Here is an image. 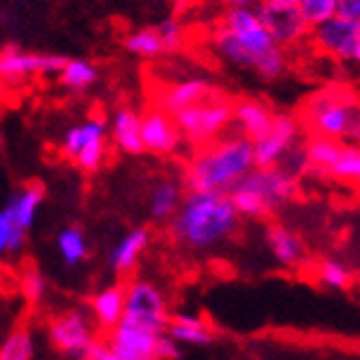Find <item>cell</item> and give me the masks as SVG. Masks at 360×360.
<instances>
[{
  "label": "cell",
  "instance_id": "1",
  "mask_svg": "<svg viewBox=\"0 0 360 360\" xmlns=\"http://www.w3.org/2000/svg\"><path fill=\"white\" fill-rule=\"evenodd\" d=\"M237 226L239 214L226 193H188L170 219V237L188 250L206 252L228 241Z\"/></svg>",
  "mask_w": 360,
  "mask_h": 360
},
{
  "label": "cell",
  "instance_id": "37",
  "mask_svg": "<svg viewBox=\"0 0 360 360\" xmlns=\"http://www.w3.org/2000/svg\"><path fill=\"white\" fill-rule=\"evenodd\" d=\"M336 18L358 22L360 20V0H338Z\"/></svg>",
  "mask_w": 360,
  "mask_h": 360
},
{
  "label": "cell",
  "instance_id": "30",
  "mask_svg": "<svg viewBox=\"0 0 360 360\" xmlns=\"http://www.w3.org/2000/svg\"><path fill=\"white\" fill-rule=\"evenodd\" d=\"M27 232L13 224V217L9 208L5 206L0 210V261L7 255H15L25 248Z\"/></svg>",
  "mask_w": 360,
  "mask_h": 360
},
{
  "label": "cell",
  "instance_id": "2",
  "mask_svg": "<svg viewBox=\"0 0 360 360\" xmlns=\"http://www.w3.org/2000/svg\"><path fill=\"white\" fill-rule=\"evenodd\" d=\"M255 168L252 142L241 135L203 146L186 168L184 184L191 193H230Z\"/></svg>",
  "mask_w": 360,
  "mask_h": 360
},
{
  "label": "cell",
  "instance_id": "11",
  "mask_svg": "<svg viewBox=\"0 0 360 360\" xmlns=\"http://www.w3.org/2000/svg\"><path fill=\"white\" fill-rule=\"evenodd\" d=\"M299 133L301 127L292 115H274L270 133L252 144L255 168L281 166V162L299 146Z\"/></svg>",
  "mask_w": 360,
  "mask_h": 360
},
{
  "label": "cell",
  "instance_id": "6",
  "mask_svg": "<svg viewBox=\"0 0 360 360\" xmlns=\"http://www.w3.org/2000/svg\"><path fill=\"white\" fill-rule=\"evenodd\" d=\"M232 100L214 91L208 100L188 106L173 117L181 137L188 139L193 146L203 148L217 142L219 135L232 124Z\"/></svg>",
  "mask_w": 360,
  "mask_h": 360
},
{
  "label": "cell",
  "instance_id": "38",
  "mask_svg": "<svg viewBox=\"0 0 360 360\" xmlns=\"http://www.w3.org/2000/svg\"><path fill=\"white\" fill-rule=\"evenodd\" d=\"M113 354L108 352V345H106V340L104 338H98L93 345L84 352V356L80 360H108Z\"/></svg>",
  "mask_w": 360,
  "mask_h": 360
},
{
  "label": "cell",
  "instance_id": "24",
  "mask_svg": "<svg viewBox=\"0 0 360 360\" xmlns=\"http://www.w3.org/2000/svg\"><path fill=\"white\" fill-rule=\"evenodd\" d=\"M42 199H44V186L40 181H31L18 195H13V199L7 203V208L13 217V224L27 232L36 221V212Z\"/></svg>",
  "mask_w": 360,
  "mask_h": 360
},
{
  "label": "cell",
  "instance_id": "27",
  "mask_svg": "<svg viewBox=\"0 0 360 360\" xmlns=\"http://www.w3.org/2000/svg\"><path fill=\"white\" fill-rule=\"evenodd\" d=\"M327 177L345 184H358L360 177V150L352 142H342L338 158L327 170Z\"/></svg>",
  "mask_w": 360,
  "mask_h": 360
},
{
  "label": "cell",
  "instance_id": "35",
  "mask_svg": "<svg viewBox=\"0 0 360 360\" xmlns=\"http://www.w3.org/2000/svg\"><path fill=\"white\" fill-rule=\"evenodd\" d=\"M20 290H22V296L29 303H40L44 292H46V281H44V276L38 270L31 268V270H27L22 274Z\"/></svg>",
  "mask_w": 360,
  "mask_h": 360
},
{
  "label": "cell",
  "instance_id": "29",
  "mask_svg": "<svg viewBox=\"0 0 360 360\" xmlns=\"http://www.w3.org/2000/svg\"><path fill=\"white\" fill-rule=\"evenodd\" d=\"M124 46H127L129 53L139 56V58H158L166 53L155 27H144V29L133 31V34L124 38Z\"/></svg>",
  "mask_w": 360,
  "mask_h": 360
},
{
  "label": "cell",
  "instance_id": "14",
  "mask_svg": "<svg viewBox=\"0 0 360 360\" xmlns=\"http://www.w3.org/2000/svg\"><path fill=\"white\" fill-rule=\"evenodd\" d=\"M139 137H142L144 153L153 155H173L184 142L175 117L158 106H150L139 115Z\"/></svg>",
  "mask_w": 360,
  "mask_h": 360
},
{
  "label": "cell",
  "instance_id": "7",
  "mask_svg": "<svg viewBox=\"0 0 360 360\" xmlns=\"http://www.w3.org/2000/svg\"><path fill=\"white\" fill-rule=\"evenodd\" d=\"M106 133L108 127L100 117L71 127L62 139V155L84 173H98L106 162Z\"/></svg>",
  "mask_w": 360,
  "mask_h": 360
},
{
  "label": "cell",
  "instance_id": "5",
  "mask_svg": "<svg viewBox=\"0 0 360 360\" xmlns=\"http://www.w3.org/2000/svg\"><path fill=\"white\" fill-rule=\"evenodd\" d=\"M309 131L336 142L358 139V98L347 86H330L314 93L305 104Z\"/></svg>",
  "mask_w": 360,
  "mask_h": 360
},
{
  "label": "cell",
  "instance_id": "15",
  "mask_svg": "<svg viewBox=\"0 0 360 360\" xmlns=\"http://www.w3.org/2000/svg\"><path fill=\"white\" fill-rule=\"evenodd\" d=\"M160 336L162 334L146 332L142 327L120 323L111 332H106L104 340L115 360H158L155 347Z\"/></svg>",
  "mask_w": 360,
  "mask_h": 360
},
{
  "label": "cell",
  "instance_id": "13",
  "mask_svg": "<svg viewBox=\"0 0 360 360\" xmlns=\"http://www.w3.org/2000/svg\"><path fill=\"white\" fill-rule=\"evenodd\" d=\"M257 18L265 27V31L272 36V40L278 46H290L301 42L307 34L309 27L303 20V15L296 9V5H265L257 3L255 5Z\"/></svg>",
  "mask_w": 360,
  "mask_h": 360
},
{
  "label": "cell",
  "instance_id": "23",
  "mask_svg": "<svg viewBox=\"0 0 360 360\" xmlns=\"http://www.w3.org/2000/svg\"><path fill=\"white\" fill-rule=\"evenodd\" d=\"M184 199V188L175 179H162L153 186L148 197V210L155 221H170Z\"/></svg>",
  "mask_w": 360,
  "mask_h": 360
},
{
  "label": "cell",
  "instance_id": "25",
  "mask_svg": "<svg viewBox=\"0 0 360 360\" xmlns=\"http://www.w3.org/2000/svg\"><path fill=\"white\" fill-rule=\"evenodd\" d=\"M340 146H342V142H336V139L321 137V135H311L309 142L303 148L307 168L314 170V173L321 175V177H327V170H330V166L338 158Z\"/></svg>",
  "mask_w": 360,
  "mask_h": 360
},
{
  "label": "cell",
  "instance_id": "9",
  "mask_svg": "<svg viewBox=\"0 0 360 360\" xmlns=\"http://www.w3.org/2000/svg\"><path fill=\"white\" fill-rule=\"evenodd\" d=\"M49 336L62 354L75 358H82L84 352L100 338L96 321L84 309H71L53 319L49 325Z\"/></svg>",
  "mask_w": 360,
  "mask_h": 360
},
{
  "label": "cell",
  "instance_id": "16",
  "mask_svg": "<svg viewBox=\"0 0 360 360\" xmlns=\"http://www.w3.org/2000/svg\"><path fill=\"white\" fill-rule=\"evenodd\" d=\"M212 93H214V89L206 80L195 77V80H184V82L162 89L158 100H155V106L162 108V111L168 115H177L179 111H184V108L208 100Z\"/></svg>",
  "mask_w": 360,
  "mask_h": 360
},
{
  "label": "cell",
  "instance_id": "39",
  "mask_svg": "<svg viewBox=\"0 0 360 360\" xmlns=\"http://www.w3.org/2000/svg\"><path fill=\"white\" fill-rule=\"evenodd\" d=\"M228 7H255L259 0H224Z\"/></svg>",
  "mask_w": 360,
  "mask_h": 360
},
{
  "label": "cell",
  "instance_id": "17",
  "mask_svg": "<svg viewBox=\"0 0 360 360\" xmlns=\"http://www.w3.org/2000/svg\"><path fill=\"white\" fill-rule=\"evenodd\" d=\"M272 120L274 113L270 111V106L259 100H239L232 104V122L239 127L241 137L252 144L270 133Z\"/></svg>",
  "mask_w": 360,
  "mask_h": 360
},
{
  "label": "cell",
  "instance_id": "34",
  "mask_svg": "<svg viewBox=\"0 0 360 360\" xmlns=\"http://www.w3.org/2000/svg\"><path fill=\"white\" fill-rule=\"evenodd\" d=\"M155 31L164 44V51H177L184 42V27L177 18H166L160 25H155Z\"/></svg>",
  "mask_w": 360,
  "mask_h": 360
},
{
  "label": "cell",
  "instance_id": "8",
  "mask_svg": "<svg viewBox=\"0 0 360 360\" xmlns=\"http://www.w3.org/2000/svg\"><path fill=\"white\" fill-rule=\"evenodd\" d=\"M168 307L162 290L150 281H133L127 285V305H124L122 323L142 327L153 334H166Z\"/></svg>",
  "mask_w": 360,
  "mask_h": 360
},
{
  "label": "cell",
  "instance_id": "31",
  "mask_svg": "<svg viewBox=\"0 0 360 360\" xmlns=\"http://www.w3.org/2000/svg\"><path fill=\"white\" fill-rule=\"evenodd\" d=\"M319 281L332 290H349L354 285V272L338 259H323L316 268Z\"/></svg>",
  "mask_w": 360,
  "mask_h": 360
},
{
  "label": "cell",
  "instance_id": "36",
  "mask_svg": "<svg viewBox=\"0 0 360 360\" xmlns=\"http://www.w3.org/2000/svg\"><path fill=\"white\" fill-rule=\"evenodd\" d=\"M155 354H158V360H177L181 356L179 342H175L168 334H162L158 338V347H155Z\"/></svg>",
  "mask_w": 360,
  "mask_h": 360
},
{
  "label": "cell",
  "instance_id": "19",
  "mask_svg": "<svg viewBox=\"0 0 360 360\" xmlns=\"http://www.w3.org/2000/svg\"><path fill=\"white\" fill-rule=\"evenodd\" d=\"M124 305H127V285L113 283L104 290H100L91 301V311L96 325L104 332H111L113 327L122 323Z\"/></svg>",
  "mask_w": 360,
  "mask_h": 360
},
{
  "label": "cell",
  "instance_id": "41",
  "mask_svg": "<svg viewBox=\"0 0 360 360\" xmlns=\"http://www.w3.org/2000/svg\"><path fill=\"white\" fill-rule=\"evenodd\" d=\"M108 360H115V358H113V356H111V358H108Z\"/></svg>",
  "mask_w": 360,
  "mask_h": 360
},
{
  "label": "cell",
  "instance_id": "32",
  "mask_svg": "<svg viewBox=\"0 0 360 360\" xmlns=\"http://www.w3.org/2000/svg\"><path fill=\"white\" fill-rule=\"evenodd\" d=\"M0 360H34V338L25 330L18 327L13 330L0 345Z\"/></svg>",
  "mask_w": 360,
  "mask_h": 360
},
{
  "label": "cell",
  "instance_id": "4",
  "mask_svg": "<svg viewBox=\"0 0 360 360\" xmlns=\"http://www.w3.org/2000/svg\"><path fill=\"white\" fill-rule=\"evenodd\" d=\"M221 29L232 34L248 51L252 71L265 80H276L285 71V53L259 22L255 7H230L224 13Z\"/></svg>",
  "mask_w": 360,
  "mask_h": 360
},
{
  "label": "cell",
  "instance_id": "20",
  "mask_svg": "<svg viewBox=\"0 0 360 360\" xmlns=\"http://www.w3.org/2000/svg\"><path fill=\"white\" fill-rule=\"evenodd\" d=\"M166 334L175 342H186V345H210L212 342V330L208 321L199 314H188V311L168 319Z\"/></svg>",
  "mask_w": 360,
  "mask_h": 360
},
{
  "label": "cell",
  "instance_id": "3",
  "mask_svg": "<svg viewBox=\"0 0 360 360\" xmlns=\"http://www.w3.org/2000/svg\"><path fill=\"white\" fill-rule=\"evenodd\" d=\"M299 179L283 168H252L230 188V201L239 217L265 219L296 195Z\"/></svg>",
  "mask_w": 360,
  "mask_h": 360
},
{
  "label": "cell",
  "instance_id": "18",
  "mask_svg": "<svg viewBox=\"0 0 360 360\" xmlns=\"http://www.w3.org/2000/svg\"><path fill=\"white\" fill-rule=\"evenodd\" d=\"M150 243V230L148 228H133L115 243L108 257V265H111L113 274L122 276L135 270V265L146 252V248Z\"/></svg>",
  "mask_w": 360,
  "mask_h": 360
},
{
  "label": "cell",
  "instance_id": "21",
  "mask_svg": "<svg viewBox=\"0 0 360 360\" xmlns=\"http://www.w3.org/2000/svg\"><path fill=\"white\" fill-rule=\"evenodd\" d=\"M111 137L115 146L127 155H142V137H139V113L129 106H122L111 120Z\"/></svg>",
  "mask_w": 360,
  "mask_h": 360
},
{
  "label": "cell",
  "instance_id": "28",
  "mask_svg": "<svg viewBox=\"0 0 360 360\" xmlns=\"http://www.w3.org/2000/svg\"><path fill=\"white\" fill-rule=\"evenodd\" d=\"M60 75V82L65 84L67 89L71 91H84L89 89L91 84H96L98 80V67L91 65L89 60H67L62 71L58 73Z\"/></svg>",
  "mask_w": 360,
  "mask_h": 360
},
{
  "label": "cell",
  "instance_id": "33",
  "mask_svg": "<svg viewBox=\"0 0 360 360\" xmlns=\"http://www.w3.org/2000/svg\"><path fill=\"white\" fill-rule=\"evenodd\" d=\"M338 0H296V9L303 15L309 29H314L336 15Z\"/></svg>",
  "mask_w": 360,
  "mask_h": 360
},
{
  "label": "cell",
  "instance_id": "10",
  "mask_svg": "<svg viewBox=\"0 0 360 360\" xmlns=\"http://www.w3.org/2000/svg\"><path fill=\"white\" fill-rule=\"evenodd\" d=\"M67 58L49 53H27L18 46H5L0 51V82L18 84L34 75H53L65 67Z\"/></svg>",
  "mask_w": 360,
  "mask_h": 360
},
{
  "label": "cell",
  "instance_id": "22",
  "mask_svg": "<svg viewBox=\"0 0 360 360\" xmlns=\"http://www.w3.org/2000/svg\"><path fill=\"white\" fill-rule=\"evenodd\" d=\"M265 239H268L272 257L283 265V268H296V265L303 263L305 248H303L301 239L296 237L290 228L274 224L268 228V232H265Z\"/></svg>",
  "mask_w": 360,
  "mask_h": 360
},
{
  "label": "cell",
  "instance_id": "12",
  "mask_svg": "<svg viewBox=\"0 0 360 360\" xmlns=\"http://www.w3.org/2000/svg\"><path fill=\"white\" fill-rule=\"evenodd\" d=\"M314 44L323 53H330L340 62H358L360 60V20H342L334 18L311 29Z\"/></svg>",
  "mask_w": 360,
  "mask_h": 360
},
{
  "label": "cell",
  "instance_id": "40",
  "mask_svg": "<svg viewBox=\"0 0 360 360\" xmlns=\"http://www.w3.org/2000/svg\"><path fill=\"white\" fill-rule=\"evenodd\" d=\"M265 5H296V0H259Z\"/></svg>",
  "mask_w": 360,
  "mask_h": 360
},
{
  "label": "cell",
  "instance_id": "26",
  "mask_svg": "<svg viewBox=\"0 0 360 360\" xmlns=\"http://www.w3.org/2000/svg\"><path fill=\"white\" fill-rule=\"evenodd\" d=\"M56 243H58L60 259L65 261L69 268H75V265H80L89 257V245H86L84 232L75 226L60 230Z\"/></svg>",
  "mask_w": 360,
  "mask_h": 360
}]
</instances>
